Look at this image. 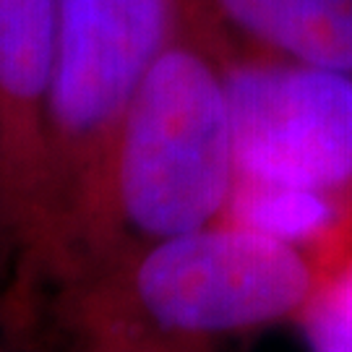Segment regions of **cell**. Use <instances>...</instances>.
Here are the masks:
<instances>
[{"instance_id":"obj_10","label":"cell","mask_w":352,"mask_h":352,"mask_svg":"<svg viewBox=\"0 0 352 352\" xmlns=\"http://www.w3.org/2000/svg\"><path fill=\"white\" fill-rule=\"evenodd\" d=\"M318 300H324L327 305L337 308V311H342V314L352 316V269L350 272H344L334 285H329Z\"/></svg>"},{"instance_id":"obj_4","label":"cell","mask_w":352,"mask_h":352,"mask_svg":"<svg viewBox=\"0 0 352 352\" xmlns=\"http://www.w3.org/2000/svg\"><path fill=\"white\" fill-rule=\"evenodd\" d=\"M219 52L238 180L327 193L352 183L350 71L222 47Z\"/></svg>"},{"instance_id":"obj_6","label":"cell","mask_w":352,"mask_h":352,"mask_svg":"<svg viewBox=\"0 0 352 352\" xmlns=\"http://www.w3.org/2000/svg\"><path fill=\"white\" fill-rule=\"evenodd\" d=\"M222 50L352 74V0H193Z\"/></svg>"},{"instance_id":"obj_2","label":"cell","mask_w":352,"mask_h":352,"mask_svg":"<svg viewBox=\"0 0 352 352\" xmlns=\"http://www.w3.org/2000/svg\"><path fill=\"white\" fill-rule=\"evenodd\" d=\"M193 0H60L47 100V177L29 251L74 277L100 212L115 136L157 55Z\"/></svg>"},{"instance_id":"obj_8","label":"cell","mask_w":352,"mask_h":352,"mask_svg":"<svg viewBox=\"0 0 352 352\" xmlns=\"http://www.w3.org/2000/svg\"><path fill=\"white\" fill-rule=\"evenodd\" d=\"M308 352H352V316L316 300L305 321Z\"/></svg>"},{"instance_id":"obj_9","label":"cell","mask_w":352,"mask_h":352,"mask_svg":"<svg viewBox=\"0 0 352 352\" xmlns=\"http://www.w3.org/2000/svg\"><path fill=\"white\" fill-rule=\"evenodd\" d=\"M87 352H149L146 340H131V337H113V334H87Z\"/></svg>"},{"instance_id":"obj_3","label":"cell","mask_w":352,"mask_h":352,"mask_svg":"<svg viewBox=\"0 0 352 352\" xmlns=\"http://www.w3.org/2000/svg\"><path fill=\"white\" fill-rule=\"evenodd\" d=\"M76 285L87 334L193 340L300 311L314 269L298 245L219 219L144 245Z\"/></svg>"},{"instance_id":"obj_1","label":"cell","mask_w":352,"mask_h":352,"mask_svg":"<svg viewBox=\"0 0 352 352\" xmlns=\"http://www.w3.org/2000/svg\"><path fill=\"white\" fill-rule=\"evenodd\" d=\"M238 186L225 63L196 6L151 63L115 136L100 212L71 279L225 219Z\"/></svg>"},{"instance_id":"obj_7","label":"cell","mask_w":352,"mask_h":352,"mask_svg":"<svg viewBox=\"0 0 352 352\" xmlns=\"http://www.w3.org/2000/svg\"><path fill=\"white\" fill-rule=\"evenodd\" d=\"M225 219L300 248L334 227L337 204L327 190L238 180Z\"/></svg>"},{"instance_id":"obj_5","label":"cell","mask_w":352,"mask_h":352,"mask_svg":"<svg viewBox=\"0 0 352 352\" xmlns=\"http://www.w3.org/2000/svg\"><path fill=\"white\" fill-rule=\"evenodd\" d=\"M60 0H0V222L26 253L42 222Z\"/></svg>"}]
</instances>
